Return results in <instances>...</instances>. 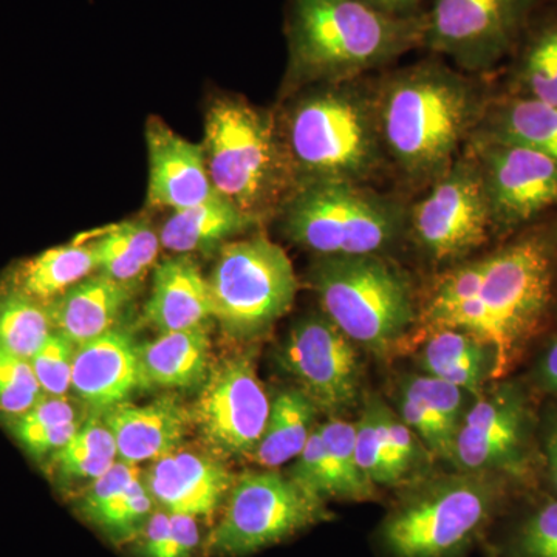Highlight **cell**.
Wrapping results in <instances>:
<instances>
[{"instance_id":"1","label":"cell","mask_w":557,"mask_h":557,"mask_svg":"<svg viewBox=\"0 0 557 557\" xmlns=\"http://www.w3.org/2000/svg\"><path fill=\"white\" fill-rule=\"evenodd\" d=\"M552 299V248L528 237L435 278L418 324L424 333L458 329L474 336L493 351L491 381H500L544 324Z\"/></svg>"},{"instance_id":"2","label":"cell","mask_w":557,"mask_h":557,"mask_svg":"<svg viewBox=\"0 0 557 557\" xmlns=\"http://www.w3.org/2000/svg\"><path fill=\"white\" fill-rule=\"evenodd\" d=\"M375 89L376 121L386 159L410 182L434 183L472 137L483 104L468 76L426 61L392 72Z\"/></svg>"},{"instance_id":"3","label":"cell","mask_w":557,"mask_h":557,"mask_svg":"<svg viewBox=\"0 0 557 557\" xmlns=\"http://www.w3.org/2000/svg\"><path fill=\"white\" fill-rule=\"evenodd\" d=\"M285 32L292 86L346 83L424 47L426 14L388 16L364 0H289Z\"/></svg>"},{"instance_id":"4","label":"cell","mask_w":557,"mask_h":557,"mask_svg":"<svg viewBox=\"0 0 557 557\" xmlns=\"http://www.w3.org/2000/svg\"><path fill=\"white\" fill-rule=\"evenodd\" d=\"M310 87L276 120L296 186L310 182L364 185L386 160L375 89L361 79Z\"/></svg>"},{"instance_id":"5","label":"cell","mask_w":557,"mask_h":557,"mask_svg":"<svg viewBox=\"0 0 557 557\" xmlns=\"http://www.w3.org/2000/svg\"><path fill=\"white\" fill-rule=\"evenodd\" d=\"M201 148L215 193L252 222L278 212L296 188L276 119L244 98L211 101Z\"/></svg>"},{"instance_id":"6","label":"cell","mask_w":557,"mask_h":557,"mask_svg":"<svg viewBox=\"0 0 557 557\" xmlns=\"http://www.w3.org/2000/svg\"><path fill=\"white\" fill-rule=\"evenodd\" d=\"M310 285L322 314L355 346L373 354H391L417 327L412 285L384 256L319 258Z\"/></svg>"},{"instance_id":"7","label":"cell","mask_w":557,"mask_h":557,"mask_svg":"<svg viewBox=\"0 0 557 557\" xmlns=\"http://www.w3.org/2000/svg\"><path fill=\"white\" fill-rule=\"evenodd\" d=\"M278 212L285 236L319 258L384 256L406 233L409 214L399 201L348 182L302 183Z\"/></svg>"},{"instance_id":"8","label":"cell","mask_w":557,"mask_h":557,"mask_svg":"<svg viewBox=\"0 0 557 557\" xmlns=\"http://www.w3.org/2000/svg\"><path fill=\"white\" fill-rule=\"evenodd\" d=\"M504 482L497 475L467 471L432 480L384 520V548L392 557L457 555L490 522Z\"/></svg>"},{"instance_id":"9","label":"cell","mask_w":557,"mask_h":557,"mask_svg":"<svg viewBox=\"0 0 557 557\" xmlns=\"http://www.w3.org/2000/svg\"><path fill=\"white\" fill-rule=\"evenodd\" d=\"M208 284L212 319L237 341L269 332L288 313L298 293L287 252L265 236L223 245Z\"/></svg>"},{"instance_id":"10","label":"cell","mask_w":557,"mask_h":557,"mask_svg":"<svg viewBox=\"0 0 557 557\" xmlns=\"http://www.w3.org/2000/svg\"><path fill=\"white\" fill-rule=\"evenodd\" d=\"M324 502L271 469L242 475L205 541V555L244 557L276 545L327 519Z\"/></svg>"},{"instance_id":"11","label":"cell","mask_w":557,"mask_h":557,"mask_svg":"<svg viewBox=\"0 0 557 557\" xmlns=\"http://www.w3.org/2000/svg\"><path fill=\"white\" fill-rule=\"evenodd\" d=\"M536 420L531 399L518 383H500L465 413L453 460L461 471L527 480L534 468Z\"/></svg>"},{"instance_id":"12","label":"cell","mask_w":557,"mask_h":557,"mask_svg":"<svg viewBox=\"0 0 557 557\" xmlns=\"http://www.w3.org/2000/svg\"><path fill=\"white\" fill-rule=\"evenodd\" d=\"M418 247L438 263L467 258L485 244L493 228L479 161L472 150L450 164L432 183L423 200L408 214Z\"/></svg>"},{"instance_id":"13","label":"cell","mask_w":557,"mask_h":557,"mask_svg":"<svg viewBox=\"0 0 557 557\" xmlns=\"http://www.w3.org/2000/svg\"><path fill=\"white\" fill-rule=\"evenodd\" d=\"M270 409L252 358L234 355L208 373L189 416L215 454L251 457L265 431Z\"/></svg>"},{"instance_id":"14","label":"cell","mask_w":557,"mask_h":557,"mask_svg":"<svg viewBox=\"0 0 557 557\" xmlns=\"http://www.w3.org/2000/svg\"><path fill=\"white\" fill-rule=\"evenodd\" d=\"M278 361L319 412L339 418L357 405L361 388L357 348L324 314H307L293 324Z\"/></svg>"},{"instance_id":"15","label":"cell","mask_w":557,"mask_h":557,"mask_svg":"<svg viewBox=\"0 0 557 557\" xmlns=\"http://www.w3.org/2000/svg\"><path fill=\"white\" fill-rule=\"evenodd\" d=\"M533 0H432L424 49L448 57L465 72L496 64L522 28Z\"/></svg>"},{"instance_id":"16","label":"cell","mask_w":557,"mask_h":557,"mask_svg":"<svg viewBox=\"0 0 557 557\" xmlns=\"http://www.w3.org/2000/svg\"><path fill=\"white\" fill-rule=\"evenodd\" d=\"M471 138L493 225H520L557 205V160L483 135Z\"/></svg>"},{"instance_id":"17","label":"cell","mask_w":557,"mask_h":557,"mask_svg":"<svg viewBox=\"0 0 557 557\" xmlns=\"http://www.w3.org/2000/svg\"><path fill=\"white\" fill-rule=\"evenodd\" d=\"M149 157L148 205L178 211L214 197L203 148L188 141L161 119L146 124Z\"/></svg>"},{"instance_id":"18","label":"cell","mask_w":557,"mask_h":557,"mask_svg":"<svg viewBox=\"0 0 557 557\" xmlns=\"http://www.w3.org/2000/svg\"><path fill=\"white\" fill-rule=\"evenodd\" d=\"M234 482L215 458L174 450L153 461L145 485L164 511L208 519L225 504Z\"/></svg>"},{"instance_id":"19","label":"cell","mask_w":557,"mask_h":557,"mask_svg":"<svg viewBox=\"0 0 557 557\" xmlns=\"http://www.w3.org/2000/svg\"><path fill=\"white\" fill-rule=\"evenodd\" d=\"M143 384L138 347L123 330H109L76 347L72 388L90 408L106 412L127 401Z\"/></svg>"},{"instance_id":"20","label":"cell","mask_w":557,"mask_h":557,"mask_svg":"<svg viewBox=\"0 0 557 557\" xmlns=\"http://www.w3.org/2000/svg\"><path fill=\"white\" fill-rule=\"evenodd\" d=\"M102 423L115 438L120 460L137 467L177 450L190 416L177 399L164 397L143 406L120 403L106 410Z\"/></svg>"},{"instance_id":"21","label":"cell","mask_w":557,"mask_h":557,"mask_svg":"<svg viewBox=\"0 0 557 557\" xmlns=\"http://www.w3.org/2000/svg\"><path fill=\"white\" fill-rule=\"evenodd\" d=\"M153 498L139 479L137 467L116 460L101 478L91 480L79 498L78 511L113 544L138 539L153 512Z\"/></svg>"},{"instance_id":"22","label":"cell","mask_w":557,"mask_h":557,"mask_svg":"<svg viewBox=\"0 0 557 557\" xmlns=\"http://www.w3.org/2000/svg\"><path fill=\"white\" fill-rule=\"evenodd\" d=\"M145 319L161 333L197 327L212 319L208 278L193 256L174 255L156 265Z\"/></svg>"},{"instance_id":"23","label":"cell","mask_w":557,"mask_h":557,"mask_svg":"<svg viewBox=\"0 0 557 557\" xmlns=\"http://www.w3.org/2000/svg\"><path fill=\"white\" fill-rule=\"evenodd\" d=\"M134 288L104 274L89 276L49 304L53 329L76 347L115 329Z\"/></svg>"},{"instance_id":"24","label":"cell","mask_w":557,"mask_h":557,"mask_svg":"<svg viewBox=\"0 0 557 557\" xmlns=\"http://www.w3.org/2000/svg\"><path fill=\"white\" fill-rule=\"evenodd\" d=\"M255 225L258 223L215 194L196 207L172 211L160 231V244L172 255H208Z\"/></svg>"},{"instance_id":"25","label":"cell","mask_w":557,"mask_h":557,"mask_svg":"<svg viewBox=\"0 0 557 557\" xmlns=\"http://www.w3.org/2000/svg\"><path fill=\"white\" fill-rule=\"evenodd\" d=\"M209 348L207 324L161 333L138 347L143 381L168 388L197 386L208 376Z\"/></svg>"},{"instance_id":"26","label":"cell","mask_w":557,"mask_h":557,"mask_svg":"<svg viewBox=\"0 0 557 557\" xmlns=\"http://www.w3.org/2000/svg\"><path fill=\"white\" fill-rule=\"evenodd\" d=\"M95 270L97 256L91 244L75 242L17 260L2 277L24 295L49 306Z\"/></svg>"},{"instance_id":"27","label":"cell","mask_w":557,"mask_h":557,"mask_svg":"<svg viewBox=\"0 0 557 557\" xmlns=\"http://www.w3.org/2000/svg\"><path fill=\"white\" fill-rule=\"evenodd\" d=\"M421 368L426 375L448 381L467 394L480 397L493 372V351L474 336L458 329H438L426 333Z\"/></svg>"},{"instance_id":"28","label":"cell","mask_w":557,"mask_h":557,"mask_svg":"<svg viewBox=\"0 0 557 557\" xmlns=\"http://www.w3.org/2000/svg\"><path fill=\"white\" fill-rule=\"evenodd\" d=\"M318 408L299 387L281 392L271 401L269 421L252 453L256 463L276 469L295 460L309 442Z\"/></svg>"},{"instance_id":"29","label":"cell","mask_w":557,"mask_h":557,"mask_svg":"<svg viewBox=\"0 0 557 557\" xmlns=\"http://www.w3.org/2000/svg\"><path fill=\"white\" fill-rule=\"evenodd\" d=\"M101 274L135 288L153 265L161 248L160 236L146 222H123L102 231L91 242Z\"/></svg>"},{"instance_id":"30","label":"cell","mask_w":557,"mask_h":557,"mask_svg":"<svg viewBox=\"0 0 557 557\" xmlns=\"http://www.w3.org/2000/svg\"><path fill=\"white\" fill-rule=\"evenodd\" d=\"M474 134L537 150L557 160V106L523 97L483 112Z\"/></svg>"},{"instance_id":"31","label":"cell","mask_w":557,"mask_h":557,"mask_svg":"<svg viewBox=\"0 0 557 557\" xmlns=\"http://www.w3.org/2000/svg\"><path fill=\"white\" fill-rule=\"evenodd\" d=\"M0 421L21 449L46 467L79 428L72 403L65 397L49 395H44L27 412Z\"/></svg>"},{"instance_id":"32","label":"cell","mask_w":557,"mask_h":557,"mask_svg":"<svg viewBox=\"0 0 557 557\" xmlns=\"http://www.w3.org/2000/svg\"><path fill=\"white\" fill-rule=\"evenodd\" d=\"M53 330L49 306L0 276V348L30 361Z\"/></svg>"},{"instance_id":"33","label":"cell","mask_w":557,"mask_h":557,"mask_svg":"<svg viewBox=\"0 0 557 557\" xmlns=\"http://www.w3.org/2000/svg\"><path fill=\"white\" fill-rule=\"evenodd\" d=\"M119 453L112 432L104 423L79 426L67 445L58 450L47 463V469L61 486L76 480L101 478L116 463Z\"/></svg>"},{"instance_id":"34","label":"cell","mask_w":557,"mask_h":557,"mask_svg":"<svg viewBox=\"0 0 557 557\" xmlns=\"http://www.w3.org/2000/svg\"><path fill=\"white\" fill-rule=\"evenodd\" d=\"M322 442L327 456L330 498L364 502L376 496V486L358 465L355 446V424L332 418L321 426Z\"/></svg>"},{"instance_id":"35","label":"cell","mask_w":557,"mask_h":557,"mask_svg":"<svg viewBox=\"0 0 557 557\" xmlns=\"http://www.w3.org/2000/svg\"><path fill=\"white\" fill-rule=\"evenodd\" d=\"M138 541L139 557H193L200 545L199 520L157 509Z\"/></svg>"},{"instance_id":"36","label":"cell","mask_w":557,"mask_h":557,"mask_svg":"<svg viewBox=\"0 0 557 557\" xmlns=\"http://www.w3.org/2000/svg\"><path fill=\"white\" fill-rule=\"evenodd\" d=\"M519 79L528 97L557 106V21L531 36L520 62Z\"/></svg>"},{"instance_id":"37","label":"cell","mask_w":557,"mask_h":557,"mask_svg":"<svg viewBox=\"0 0 557 557\" xmlns=\"http://www.w3.org/2000/svg\"><path fill=\"white\" fill-rule=\"evenodd\" d=\"M355 446L359 468L373 485H398L376 416L375 398L366 401L362 416L355 424Z\"/></svg>"},{"instance_id":"38","label":"cell","mask_w":557,"mask_h":557,"mask_svg":"<svg viewBox=\"0 0 557 557\" xmlns=\"http://www.w3.org/2000/svg\"><path fill=\"white\" fill-rule=\"evenodd\" d=\"M42 397L30 361L0 348V420L27 412Z\"/></svg>"},{"instance_id":"39","label":"cell","mask_w":557,"mask_h":557,"mask_svg":"<svg viewBox=\"0 0 557 557\" xmlns=\"http://www.w3.org/2000/svg\"><path fill=\"white\" fill-rule=\"evenodd\" d=\"M76 346L53 330L42 347L30 359L33 372L44 395L65 397L72 388L73 357Z\"/></svg>"},{"instance_id":"40","label":"cell","mask_w":557,"mask_h":557,"mask_svg":"<svg viewBox=\"0 0 557 557\" xmlns=\"http://www.w3.org/2000/svg\"><path fill=\"white\" fill-rule=\"evenodd\" d=\"M403 386L413 392L437 416L440 423L456 442L458 429L467 413L465 410L467 392L448 381L429 375L410 376Z\"/></svg>"},{"instance_id":"41","label":"cell","mask_w":557,"mask_h":557,"mask_svg":"<svg viewBox=\"0 0 557 557\" xmlns=\"http://www.w3.org/2000/svg\"><path fill=\"white\" fill-rule=\"evenodd\" d=\"M375 406L395 478L398 483L405 482L421 461V448L417 443V435L379 398H375Z\"/></svg>"},{"instance_id":"42","label":"cell","mask_w":557,"mask_h":557,"mask_svg":"<svg viewBox=\"0 0 557 557\" xmlns=\"http://www.w3.org/2000/svg\"><path fill=\"white\" fill-rule=\"evenodd\" d=\"M515 552L518 557H557V498L523 519L516 531Z\"/></svg>"},{"instance_id":"43","label":"cell","mask_w":557,"mask_h":557,"mask_svg":"<svg viewBox=\"0 0 557 557\" xmlns=\"http://www.w3.org/2000/svg\"><path fill=\"white\" fill-rule=\"evenodd\" d=\"M399 418L424 443L429 453L453 460L456 442L440 423L437 416L405 386H403L401 403H399Z\"/></svg>"},{"instance_id":"44","label":"cell","mask_w":557,"mask_h":557,"mask_svg":"<svg viewBox=\"0 0 557 557\" xmlns=\"http://www.w3.org/2000/svg\"><path fill=\"white\" fill-rule=\"evenodd\" d=\"M287 475L304 490L322 500L330 498L329 465L324 442H322L321 426L313 429L309 442L295 458V463L289 468Z\"/></svg>"},{"instance_id":"45","label":"cell","mask_w":557,"mask_h":557,"mask_svg":"<svg viewBox=\"0 0 557 557\" xmlns=\"http://www.w3.org/2000/svg\"><path fill=\"white\" fill-rule=\"evenodd\" d=\"M372 9L394 17H418L426 14V0H364Z\"/></svg>"},{"instance_id":"46","label":"cell","mask_w":557,"mask_h":557,"mask_svg":"<svg viewBox=\"0 0 557 557\" xmlns=\"http://www.w3.org/2000/svg\"><path fill=\"white\" fill-rule=\"evenodd\" d=\"M539 379L545 391L557 395V338L553 341L552 346L545 351L544 358L539 364Z\"/></svg>"},{"instance_id":"47","label":"cell","mask_w":557,"mask_h":557,"mask_svg":"<svg viewBox=\"0 0 557 557\" xmlns=\"http://www.w3.org/2000/svg\"><path fill=\"white\" fill-rule=\"evenodd\" d=\"M544 457L547 461L549 482L557 493V417L548 424L544 435Z\"/></svg>"}]
</instances>
